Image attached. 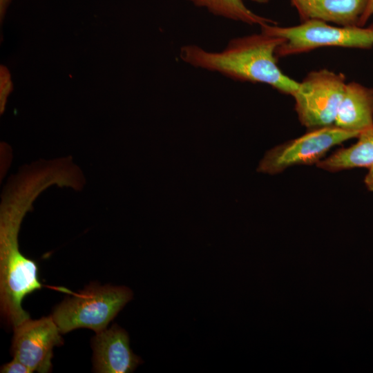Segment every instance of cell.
<instances>
[{
	"label": "cell",
	"mask_w": 373,
	"mask_h": 373,
	"mask_svg": "<svg viewBox=\"0 0 373 373\" xmlns=\"http://www.w3.org/2000/svg\"><path fill=\"white\" fill-rule=\"evenodd\" d=\"M282 37L261 31L231 39L220 52H209L195 45L180 48V58L194 67L218 72L234 80L262 83L292 95L299 82L284 74L277 64Z\"/></svg>",
	"instance_id": "obj_1"
},
{
	"label": "cell",
	"mask_w": 373,
	"mask_h": 373,
	"mask_svg": "<svg viewBox=\"0 0 373 373\" xmlns=\"http://www.w3.org/2000/svg\"><path fill=\"white\" fill-rule=\"evenodd\" d=\"M373 15V0H367L363 13L359 20V26H365L369 19Z\"/></svg>",
	"instance_id": "obj_15"
},
{
	"label": "cell",
	"mask_w": 373,
	"mask_h": 373,
	"mask_svg": "<svg viewBox=\"0 0 373 373\" xmlns=\"http://www.w3.org/2000/svg\"><path fill=\"white\" fill-rule=\"evenodd\" d=\"M69 292L51 315L61 334L78 328L96 333L107 328L122 309L133 298V291L124 286L90 284L79 292Z\"/></svg>",
	"instance_id": "obj_3"
},
{
	"label": "cell",
	"mask_w": 373,
	"mask_h": 373,
	"mask_svg": "<svg viewBox=\"0 0 373 373\" xmlns=\"http://www.w3.org/2000/svg\"><path fill=\"white\" fill-rule=\"evenodd\" d=\"M0 74L1 108L2 109L4 107L6 98L11 91L12 86L10 73L6 68L1 66Z\"/></svg>",
	"instance_id": "obj_13"
},
{
	"label": "cell",
	"mask_w": 373,
	"mask_h": 373,
	"mask_svg": "<svg viewBox=\"0 0 373 373\" xmlns=\"http://www.w3.org/2000/svg\"><path fill=\"white\" fill-rule=\"evenodd\" d=\"M25 209H3L0 220V303L3 317L13 327L30 318L23 299L42 288L37 263L22 254L18 233Z\"/></svg>",
	"instance_id": "obj_2"
},
{
	"label": "cell",
	"mask_w": 373,
	"mask_h": 373,
	"mask_svg": "<svg viewBox=\"0 0 373 373\" xmlns=\"http://www.w3.org/2000/svg\"><path fill=\"white\" fill-rule=\"evenodd\" d=\"M356 143L336 151L321 160L317 166L325 171L337 172L373 165V126L361 132Z\"/></svg>",
	"instance_id": "obj_11"
},
{
	"label": "cell",
	"mask_w": 373,
	"mask_h": 373,
	"mask_svg": "<svg viewBox=\"0 0 373 373\" xmlns=\"http://www.w3.org/2000/svg\"><path fill=\"white\" fill-rule=\"evenodd\" d=\"M91 347L95 372L129 373L142 363L130 347L127 332L117 324L97 332Z\"/></svg>",
	"instance_id": "obj_8"
},
{
	"label": "cell",
	"mask_w": 373,
	"mask_h": 373,
	"mask_svg": "<svg viewBox=\"0 0 373 373\" xmlns=\"http://www.w3.org/2000/svg\"><path fill=\"white\" fill-rule=\"evenodd\" d=\"M11 354L32 372L52 370L53 348L63 344L61 332L52 316L30 318L13 327Z\"/></svg>",
	"instance_id": "obj_7"
},
{
	"label": "cell",
	"mask_w": 373,
	"mask_h": 373,
	"mask_svg": "<svg viewBox=\"0 0 373 373\" xmlns=\"http://www.w3.org/2000/svg\"><path fill=\"white\" fill-rule=\"evenodd\" d=\"M260 27L261 31L285 39L276 50L278 58L322 47L365 49L373 46V24L367 27L334 26L312 19L289 27L272 23H265Z\"/></svg>",
	"instance_id": "obj_4"
},
{
	"label": "cell",
	"mask_w": 373,
	"mask_h": 373,
	"mask_svg": "<svg viewBox=\"0 0 373 373\" xmlns=\"http://www.w3.org/2000/svg\"><path fill=\"white\" fill-rule=\"evenodd\" d=\"M195 6L204 8L213 15L249 25L275 24L271 19L258 15L249 10L243 0H187Z\"/></svg>",
	"instance_id": "obj_12"
},
{
	"label": "cell",
	"mask_w": 373,
	"mask_h": 373,
	"mask_svg": "<svg viewBox=\"0 0 373 373\" xmlns=\"http://www.w3.org/2000/svg\"><path fill=\"white\" fill-rule=\"evenodd\" d=\"M303 21L316 19L338 26H358L367 0H291Z\"/></svg>",
	"instance_id": "obj_10"
},
{
	"label": "cell",
	"mask_w": 373,
	"mask_h": 373,
	"mask_svg": "<svg viewBox=\"0 0 373 373\" xmlns=\"http://www.w3.org/2000/svg\"><path fill=\"white\" fill-rule=\"evenodd\" d=\"M334 125L360 133L373 126V89L352 82L346 84Z\"/></svg>",
	"instance_id": "obj_9"
},
{
	"label": "cell",
	"mask_w": 373,
	"mask_h": 373,
	"mask_svg": "<svg viewBox=\"0 0 373 373\" xmlns=\"http://www.w3.org/2000/svg\"><path fill=\"white\" fill-rule=\"evenodd\" d=\"M0 372L1 373H31L32 370L28 368L26 365L19 361V360L14 358L3 365L1 367Z\"/></svg>",
	"instance_id": "obj_14"
},
{
	"label": "cell",
	"mask_w": 373,
	"mask_h": 373,
	"mask_svg": "<svg viewBox=\"0 0 373 373\" xmlns=\"http://www.w3.org/2000/svg\"><path fill=\"white\" fill-rule=\"evenodd\" d=\"M10 2V0H0V15L1 19L3 18L7 8Z\"/></svg>",
	"instance_id": "obj_17"
},
{
	"label": "cell",
	"mask_w": 373,
	"mask_h": 373,
	"mask_svg": "<svg viewBox=\"0 0 373 373\" xmlns=\"http://www.w3.org/2000/svg\"><path fill=\"white\" fill-rule=\"evenodd\" d=\"M369 169L370 170L365 178L364 182L367 188L373 192V165Z\"/></svg>",
	"instance_id": "obj_16"
},
{
	"label": "cell",
	"mask_w": 373,
	"mask_h": 373,
	"mask_svg": "<svg viewBox=\"0 0 373 373\" xmlns=\"http://www.w3.org/2000/svg\"><path fill=\"white\" fill-rule=\"evenodd\" d=\"M346 84L342 73L327 69L310 72L291 95L302 125L309 130L334 125Z\"/></svg>",
	"instance_id": "obj_5"
},
{
	"label": "cell",
	"mask_w": 373,
	"mask_h": 373,
	"mask_svg": "<svg viewBox=\"0 0 373 373\" xmlns=\"http://www.w3.org/2000/svg\"><path fill=\"white\" fill-rule=\"evenodd\" d=\"M358 134L334 125L310 130L267 151L257 171L275 175L291 166L317 164L332 147L357 137Z\"/></svg>",
	"instance_id": "obj_6"
}]
</instances>
